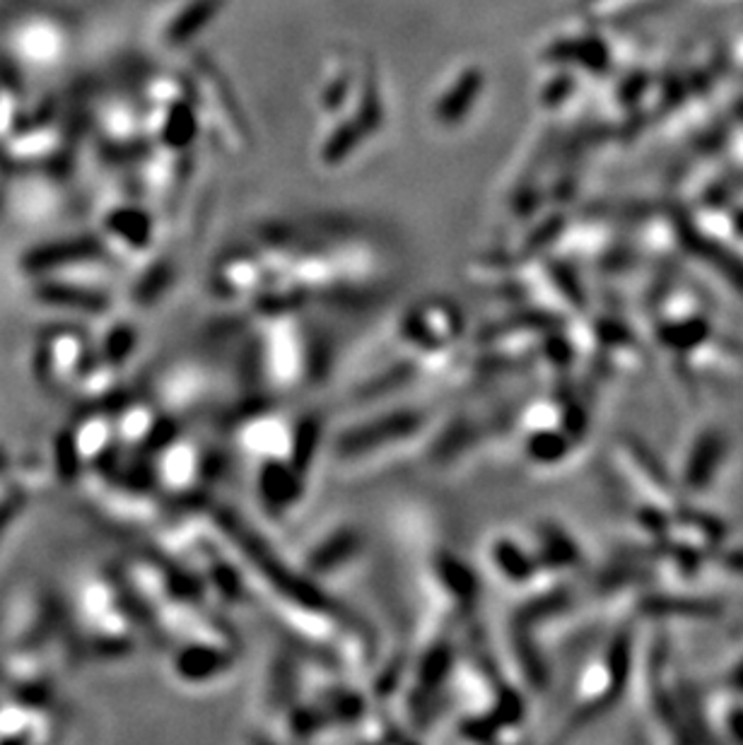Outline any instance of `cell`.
Returning <instances> with one entry per match:
<instances>
[{
  "mask_svg": "<svg viewBox=\"0 0 743 745\" xmlns=\"http://www.w3.org/2000/svg\"><path fill=\"white\" fill-rule=\"evenodd\" d=\"M434 575H437V581H440V589L444 594L449 589L447 587V569H444V565H437L434 567ZM451 589H457V591H449V594H454V598H466V601H469V596H471V581H469V577L461 579L459 584H451Z\"/></svg>",
  "mask_w": 743,
  "mask_h": 745,
  "instance_id": "obj_9",
  "label": "cell"
},
{
  "mask_svg": "<svg viewBox=\"0 0 743 745\" xmlns=\"http://www.w3.org/2000/svg\"><path fill=\"white\" fill-rule=\"evenodd\" d=\"M25 502V490H12L6 500H0V533H6L8 526L12 523V519L18 517V511Z\"/></svg>",
  "mask_w": 743,
  "mask_h": 745,
  "instance_id": "obj_8",
  "label": "cell"
},
{
  "mask_svg": "<svg viewBox=\"0 0 743 745\" xmlns=\"http://www.w3.org/2000/svg\"><path fill=\"white\" fill-rule=\"evenodd\" d=\"M97 360V347L78 329L61 326L43 335L37 350V372L43 382L61 389H78Z\"/></svg>",
  "mask_w": 743,
  "mask_h": 745,
  "instance_id": "obj_3",
  "label": "cell"
},
{
  "mask_svg": "<svg viewBox=\"0 0 743 745\" xmlns=\"http://www.w3.org/2000/svg\"><path fill=\"white\" fill-rule=\"evenodd\" d=\"M150 451L155 454L150 461V473L157 492L188 497L201 488L203 478L208 476L206 451L188 437L169 432Z\"/></svg>",
  "mask_w": 743,
  "mask_h": 745,
  "instance_id": "obj_4",
  "label": "cell"
},
{
  "mask_svg": "<svg viewBox=\"0 0 743 745\" xmlns=\"http://www.w3.org/2000/svg\"><path fill=\"white\" fill-rule=\"evenodd\" d=\"M430 422L432 411H428V408H397V411L387 415H377L348 428L333 444V454H336L341 465H368L374 461H384L389 454H397V451L426 440Z\"/></svg>",
  "mask_w": 743,
  "mask_h": 745,
  "instance_id": "obj_2",
  "label": "cell"
},
{
  "mask_svg": "<svg viewBox=\"0 0 743 745\" xmlns=\"http://www.w3.org/2000/svg\"><path fill=\"white\" fill-rule=\"evenodd\" d=\"M261 316L252 370L271 391L287 393L312 384L322 367V343L302 310L254 312Z\"/></svg>",
  "mask_w": 743,
  "mask_h": 745,
  "instance_id": "obj_1",
  "label": "cell"
},
{
  "mask_svg": "<svg viewBox=\"0 0 743 745\" xmlns=\"http://www.w3.org/2000/svg\"><path fill=\"white\" fill-rule=\"evenodd\" d=\"M365 558V538L351 523H341L336 529L319 536L307 548L300 569L314 581L339 579L351 575L353 569Z\"/></svg>",
  "mask_w": 743,
  "mask_h": 745,
  "instance_id": "obj_6",
  "label": "cell"
},
{
  "mask_svg": "<svg viewBox=\"0 0 743 745\" xmlns=\"http://www.w3.org/2000/svg\"><path fill=\"white\" fill-rule=\"evenodd\" d=\"M37 297L56 310L82 316H109L114 310V300L107 290L76 281H51L49 277L37 285Z\"/></svg>",
  "mask_w": 743,
  "mask_h": 745,
  "instance_id": "obj_7",
  "label": "cell"
},
{
  "mask_svg": "<svg viewBox=\"0 0 743 745\" xmlns=\"http://www.w3.org/2000/svg\"><path fill=\"white\" fill-rule=\"evenodd\" d=\"M6 469H8V459H6L3 451H0V473H3Z\"/></svg>",
  "mask_w": 743,
  "mask_h": 745,
  "instance_id": "obj_10",
  "label": "cell"
},
{
  "mask_svg": "<svg viewBox=\"0 0 743 745\" xmlns=\"http://www.w3.org/2000/svg\"><path fill=\"white\" fill-rule=\"evenodd\" d=\"M232 666H235V651L225 639L217 637H188L169 654L172 678L188 688L221 683Z\"/></svg>",
  "mask_w": 743,
  "mask_h": 745,
  "instance_id": "obj_5",
  "label": "cell"
}]
</instances>
